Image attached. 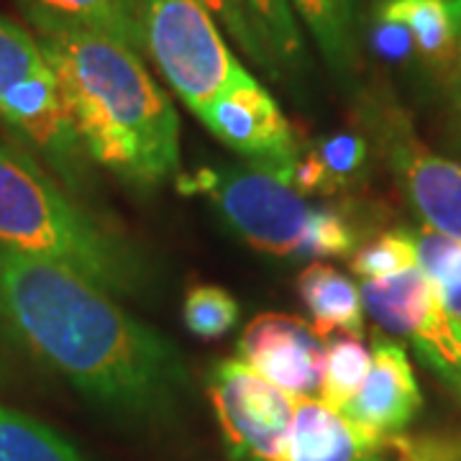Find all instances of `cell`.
Here are the masks:
<instances>
[{"mask_svg":"<svg viewBox=\"0 0 461 461\" xmlns=\"http://www.w3.org/2000/svg\"><path fill=\"white\" fill-rule=\"evenodd\" d=\"M377 44L382 54L393 57V59H400V57H405V54H411L415 50L411 33L405 32L402 26H397V23H390V21H379Z\"/></svg>","mask_w":461,"mask_h":461,"instance_id":"26","label":"cell"},{"mask_svg":"<svg viewBox=\"0 0 461 461\" xmlns=\"http://www.w3.org/2000/svg\"><path fill=\"white\" fill-rule=\"evenodd\" d=\"M412 267H418L415 241L408 233H400V230L382 233L351 257V269L362 280H384V277L400 275Z\"/></svg>","mask_w":461,"mask_h":461,"instance_id":"23","label":"cell"},{"mask_svg":"<svg viewBox=\"0 0 461 461\" xmlns=\"http://www.w3.org/2000/svg\"><path fill=\"white\" fill-rule=\"evenodd\" d=\"M208 397L236 461H287L300 397L290 395L241 359L215 362Z\"/></svg>","mask_w":461,"mask_h":461,"instance_id":"7","label":"cell"},{"mask_svg":"<svg viewBox=\"0 0 461 461\" xmlns=\"http://www.w3.org/2000/svg\"><path fill=\"white\" fill-rule=\"evenodd\" d=\"M29 21H51L105 33L136 54L144 51V39L133 0H18Z\"/></svg>","mask_w":461,"mask_h":461,"instance_id":"15","label":"cell"},{"mask_svg":"<svg viewBox=\"0 0 461 461\" xmlns=\"http://www.w3.org/2000/svg\"><path fill=\"white\" fill-rule=\"evenodd\" d=\"M200 121L249 165L287 180L303 154L277 100L249 72H241L218 98L200 113Z\"/></svg>","mask_w":461,"mask_h":461,"instance_id":"9","label":"cell"},{"mask_svg":"<svg viewBox=\"0 0 461 461\" xmlns=\"http://www.w3.org/2000/svg\"><path fill=\"white\" fill-rule=\"evenodd\" d=\"M451 8H454V16L459 21V29H461V0H451Z\"/></svg>","mask_w":461,"mask_h":461,"instance_id":"28","label":"cell"},{"mask_svg":"<svg viewBox=\"0 0 461 461\" xmlns=\"http://www.w3.org/2000/svg\"><path fill=\"white\" fill-rule=\"evenodd\" d=\"M267 57L277 67L280 77H300L308 67L305 39L297 26L290 0H239Z\"/></svg>","mask_w":461,"mask_h":461,"instance_id":"17","label":"cell"},{"mask_svg":"<svg viewBox=\"0 0 461 461\" xmlns=\"http://www.w3.org/2000/svg\"><path fill=\"white\" fill-rule=\"evenodd\" d=\"M293 11L308 26L323 59L339 77L354 69V3L357 0H290Z\"/></svg>","mask_w":461,"mask_h":461,"instance_id":"18","label":"cell"},{"mask_svg":"<svg viewBox=\"0 0 461 461\" xmlns=\"http://www.w3.org/2000/svg\"><path fill=\"white\" fill-rule=\"evenodd\" d=\"M313 323L287 313L257 315L239 339V359L295 397L321 395L323 344Z\"/></svg>","mask_w":461,"mask_h":461,"instance_id":"10","label":"cell"},{"mask_svg":"<svg viewBox=\"0 0 461 461\" xmlns=\"http://www.w3.org/2000/svg\"><path fill=\"white\" fill-rule=\"evenodd\" d=\"M0 326L95 408L157 423L190 390L185 357L83 275L0 247Z\"/></svg>","mask_w":461,"mask_h":461,"instance_id":"1","label":"cell"},{"mask_svg":"<svg viewBox=\"0 0 461 461\" xmlns=\"http://www.w3.org/2000/svg\"><path fill=\"white\" fill-rule=\"evenodd\" d=\"M185 326L200 339H221L239 323V303L218 285H195L185 297Z\"/></svg>","mask_w":461,"mask_h":461,"instance_id":"22","label":"cell"},{"mask_svg":"<svg viewBox=\"0 0 461 461\" xmlns=\"http://www.w3.org/2000/svg\"><path fill=\"white\" fill-rule=\"evenodd\" d=\"M412 241L418 267L433 282L446 315L461 329V244L433 229H423Z\"/></svg>","mask_w":461,"mask_h":461,"instance_id":"21","label":"cell"},{"mask_svg":"<svg viewBox=\"0 0 461 461\" xmlns=\"http://www.w3.org/2000/svg\"><path fill=\"white\" fill-rule=\"evenodd\" d=\"M297 293L303 297L313 329L321 339L333 333H364V308L359 287L326 262H311L297 277Z\"/></svg>","mask_w":461,"mask_h":461,"instance_id":"14","label":"cell"},{"mask_svg":"<svg viewBox=\"0 0 461 461\" xmlns=\"http://www.w3.org/2000/svg\"><path fill=\"white\" fill-rule=\"evenodd\" d=\"M93 165L149 193L180 169V118L141 57L111 36L32 21Z\"/></svg>","mask_w":461,"mask_h":461,"instance_id":"2","label":"cell"},{"mask_svg":"<svg viewBox=\"0 0 461 461\" xmlns=\"http://www.w3.org/2000/svg\"><path fill=\"white\" fill-rule=\"evenodd\" d=\"M359 295L379 329L408 339L418 357L461 393V329L446 315L420 267L384 280H364Z\"/></svg>","mask_w":461,"mask_h":461,"instance_id":"8","label":"cell"},{"mask_svg":"<svg viewBox=\"0 0 461 461\" xmlns=\"http://www.w3.org/2000/svg\"><path fill=\"white\" fill-rule=\"evenodd\" d=\"M0 461H85L57 430L0 405Z\"/></svg>","mask_w":461,"mask_h":461,"instance_id":"19","label":"cell"},{"mask_svg":"<svg viewBox=\"0 0 461 461\" xmlns=\"http://www.w3.org/2000/svg\"><path fill=\"white\" fill-rule=\"evenodd\" d=\"M0 123L72 195L90 190V157L67 113L59 80L39 39L0 16Z\"/></svg>","mask_w":461,"mask_h":461,"instance_id":"5","label":"cell"},{"mask_svg":"<svg viewBox=\"0 0 461 461\" xmlns=\"http://www.w3.org/2000/svg\"><path fill=\"white\" fill-rule=\"evenodd\" d=\"M390 162L429 229L461 244V165L429 151L408 126L393 133Z\"/></svg>","mask_w":461,"mask_h":461,"instance_id":"12","label":"cell"},{"mask_svg":"<svg viewBox=\"0 0 461 461\" xmlns=\"http://www.w3.org/2000/svg\"><path fill=\"white\" fill-rule=\"evenodd\" d=\"M420 402V390L405 348L377 333L372 346V369L359 393L339 412L377 436H395L415 418Z\"/></svg>","mask_w":461,"mask_h":461,"instance_id":"11","label":"cell"},{"mask_svg":"<svg viewBox=\"0 0 461 461\" xmlns=\"http://www.w3.org/2000/svg\"><path fill=\"white\" fill-rule=\"evenodd\" d=\"M377 21H390L411 33L415 51L429 65H446L461 41L451 0H382Z\"/></svg>","mask_w":461,"mask_h":461,"instance_id":"16","label":"cell"},{"mask_svg":"<svg viewBox=\"0 0 461 461\" xmlns=\"http://www.w3.org/2000/svg\"><path fill=\"white\" fill-rule=\"evenodd\" d=\"M144 51L177 98L198 115L241 72L239 59L200 0H133Z\"/></svg>","mask_w":461,"mask_h":461,"instance_id":"6","label":"cell"},{"mask_svg":"<svg viewBox=\"0 0 461 461\" xmlns=\"http://www.w3.org/2000/svg\"><path fill=\"white\" fill-rule=\"evenodd\" d=\"M3 372H5V351H3V336H0V377H3Z\"/></svg>","mask_w":461,"mask_h":461,"instance_id":"27","label":"cell"},{"mask_svg":"<svg viewBox=\"0 0 461 461\" xmlns=\"http://www.w3.org/2000/svg\"><path fill=\"white\" fill-rule=\"evenodd\" d=\"M0 247L67 267L113 297L141 295L149 264L26 149L0 139Z\"/></svg>","mask_w":461,"mask_h":461,"instance_id":"3","label":"cell"},{"mask_svg":"<svg viewBox=\"0 0 461 461\" xmlns=\"http://www.w3.org/2000/svg\"><path fill=\"white\" fill-rule=\"evenodd\" d=\"M369 369H372V348L364 346L362 336H351V333L329 336L323 348L321 400L330 408L341 411L359 393Z\"/></svg>","mask_w":461,"mask_h":461,"instance_id":"20","label":"cell"},{"mask_svg":"<svg viewBox=\"0 0 461 461\" xmlns=\"http://www.w3.org/2000/svg\"><path fill=\"white\" fill-rule=\"evenodd\" d=\"M185 193H205L249 247L287 259H333L357 247V230L330 208H313L280 175L262 167L200 169L180 180Z\"/></svg>","mask_w":461,"mask_h":461,"instance_id":"4","label":"cell"},{"mask_svg":"<svg viewBox=\"0 0 461 461\" xmlns=\"http://www.w3.org/2000/svg\"><path fill=\"white\" fill-rule=\"evenodd\" d=\"M200 3L208 8V14L215 18V23H221L229 32L230 39L239 44V50L247 54V59L251 65L259 67L269 80H282L277 67L272 65V59L267 57L262 41L257 39L249 18L244 16L239 0H200Z\"/></svg>","mask_w":461,"mask_h":461,"instance_id":"25","label":"cell"},{"mask_svg":"<svg viewBox=\"0 0 461 461\" xmlns=\"http://www.w3.org/2000/svg\"><path fill=\"white\" fill-rule=\"evenodd\" d=\"M311 154L323 172L326 193H333L339 187H346L351 180L359 177V172L366 165V141L359 133L341 131L321 139Z\"/></svg>","mask_w":461,"mask_h":461,"instance_id":"24","label":"cell"},{"mask_svg":"<svg viewBox=\"0 0 461 461\" xmlns=\"http://www.w3.org/2000/svg\"><path fill=\"white\" fill-rule=\"evenodd\" d=\"M393 438L357 426L321 397H300L287 461H379Z\"/></svg>","mask_w":461,"mask_h":461,"instance_id":"13","label":"cell"}]
</instances>
